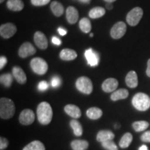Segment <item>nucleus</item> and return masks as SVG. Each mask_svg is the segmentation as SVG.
Masks as SVG:
<instances>
[{
	"label": "nucleus",
	"mask_w": 150,
	"mask_h": 150,
	"mask_svg": "<svg viewBox=\"0 0 150 150\" xmlns=\"http://www.w3.org/2000/svg\"><path fill=\"white\" fill-rule=\"evenodd\" d=\"M102 147L106 150H118L117 146L112 140H108L102 142Z\"/></svg>",
	"instance_id": "obj_32"
},
{
	"label": "nucleus",
	"mask_w": 150,
	"mask_h": 150,
	"mask_svg": "<svg viewBox=\"0 0 150 150\" xmlns=\"http://www.w3.org/2000/svg\"><path fill=\"white\" fill-rule=\"evenodd\" d=\"M125 82L127 86L131 88H135L138 85V75L135 71H130L127 74L125 78Z\"/></svg>",
	"instance_id": "obj_14"
},
{
	"label": "nucleus",
	"mask_w": 150,
	"mask_h": 150,
	"mask_svg": "<svg viewBox=\"0 0 150 150\" xmlns=\"http://www.w3.org/2000/svg\"><path fill=\"white\" fill-rule=\"evenodd\" d=\"M52 86L54 88H57L61 85V79L59 76H54L52 79Z\"/></svg>",
	"instance_id": "obj_37"
},
{
	"label": "nucleus",
	"mask_w": 150,
	"mask_h": 150,
	"mask_svg": "<svg viewBox=\"0 0 150 150\" xmlns=\"http://www.w3.org/2000/svg\"><path fill=\"white\" fill-rule=\"evenodd\" d=\"M6 5L7 8L13 11H20L24 6V2L22 0H8Z\"/></svg>",
	"instance_id": "obj_20"
},
{
	"label": "nucleus",
	"mask_w": 150,
	"mask_h": 150,
	"mask_svg": "<svg viewBox=\"0 0 150 150\" xmlns=\"http://www.w3.org/2000/svg\"><path fill=\"white\" fill-rule=\"evenodd\" d=\"M31 3L35 6H41L47 5L50 2V0H31Z\"/></svg>",
	"instance_id": "obj_33"
},
{
	"label": "nucleus",
	"mask_w": 150,
	"mask_h": 150,
	"mask_svg": "<svg viewBox=\"0 0 150 150\" xmlns=\"http://www.w3.org/2000/svg\"><path fill=\"white\" fill-rule=\"evenodd\" d=\"M34 41L35 45L41 50H46L48 47V41L45 35L41 31H37L34 34Z\"/></svg>",
	"instance_id": "obj_11"
},
{
	"label": "nucleus",
	"mask_w": 150,
	"mask_h": 150,
	"mask_svg": "<svg viewBox=\"0 0 150 150\" xmlns=\"http://www.w3.org/2000/svg\"><path fill=\"white\" fill-rule=\"evenodd\" d=\"M143 16V11L140 7H136L129 12L127 16V22L130 26L134 27L139 23Z\"/></svg>",
	"instance_id": "obj_6"
},
{
	"label": "nucleus",
	"mask_w": 150,
	"mask_h": 150,
	"mask_svg": "<svg viewBox=\"0 0 150 150\" xmlns=\"http://www.w3.org/2000/svg\"><path fill=\"white\" fill-rule=\"evenodd\" d=\"M22 150H45L44 144L39 140H34L25 146Z\"/></svg>",
	"instance_id": "obj_25"
},
{
	"label": "nucleus",
	"mask_w": 150,
	"mask_h": 150,
	"mask_svg": "<svg viewBox=\"0 0 150 150\" xmlns=\"http://www.w3.org/2000/svg\"><path fill=\"white\" fill-rule=\"evenodd\" d=\"M114 138H115V135L111 131L109 130L99 131L97 135V140L99 142L112 140Z\"/></svg>",
	"instance_id": "obj_18"
},
{
	"label": "nucleus",
	"mask_w": 150,
	"mask_h": 150,
	"mask_svg": "<svg viewBox=\"0 0 150 150\" xmlns=\"http://www.w3.org/2000/svg\"><path fill=\"white\" fill-rule=\"evenodd\" d=\"M36 52V50L31 43L26 42L23 43L19 49L18 54L20 57L27 58L30 56H32Z\"/></svg>",
	"instance_id": "obj_10"
},
{
	"label": "nucleus",
	"mask_w": 150,
	"mask_h": 150,
	"mask_svg": "<svg viewBox=\"0 0 150 150\" xmlns=\"http://www.w3.org/2000/svg\"><path fill=\"white\" fill-rule=\"evenodd\" d=\"M76 87L81 93L90 95L93 90V86L91 80L87 76H81L76 81Z\"/></svg>",
	"instance_id": "obj_4"
},
{
	"label": "nucleus",
	"mask_w": 150,
	"mask_h": 150,
	"mask_svg": "<svg viewBox=\"0 0 150 150\" xmlns=\"http://www.w3.org/2000/svg\"><path fill=\"white\" fill-rule=\"evenodd\" d=\"M82 3H86V4H88L90 3V1H91V0H79Z\"/></svg>",
	"instance_id": "obj_44"
},
{
	"label": "nucleus",
	"mask_w": 150,
	"mask_h": 150,
	"mask_svg": "<svg viewBox=\"0 0 150 150\" xmlns=\"http://www.w3.org/2000/svg\"><path fill=\"white\" fill-rule=\"evenodd\" d=\"M30 65H31L32 70L37 74L42 75L47 72V63L44 59H41V58H33L31 61Z\"/></svg>",
	"instance_id": "obj_5"
},
{
	"label": "nucleus",
	"mask_w": 150,
	"mask_h": 150,
	"mask_svg": "<svg viewBox=\"0 0 150 150\" xmlns=\"http://www.w3.org/2000/svg\"><path fill=\"white\" fill-rule=\"evenodd\" d=\"M118 86V81L114 78H108L103 82L102 88L105 93L114 92Z\"/></svg>",
	"instance_id": "obj_12"
},
{
	"label": "nucleus",
	"mask_w": 150,
	"mask_h": 150,
	"mask_svg": "<svg viewBox=\"0 0 150 150\" xmlns=\"http://www.w3.org/2000/svg\"><path fill=\"white\" fill-rule=\"evenodd\" d=\"M90 36L93 37V33H91V34H90Z\"/></svg>",
	"instance_id": "obj_46"
},
{
	"label": "nucleus",
	"mask_w": 150,
	"mask_h": 150,
	"mask_svg": "<svg viewBox=\"0 0 150 150\" xmlns=\"http://www.w3.org/2000/svg\"><path fill=\"white\" fill-rule=\"evenodd\" d=\"M146 74L149 77H150V59L147 61V70H146Z\"/></svg>",
	"instance_id": "obj_40"
},
{
	"label": "nucleus",
	"mask_w": 150,
	"mask_h": 150,
	"mask_svg": "<svg viewBox=\"0 0 150 150\" xmlns=\"http://www.w3.org/2000/svg\"><path fill=\"white\" fill-rule=\"evenodd\" d=\"M129 91L127 89L121 88L117 90V91H114L110 95V99L112 101H117L120 99H125L128 97Z\"/></svg>",
	"instance_id": "obj_21"
},
{
	"label": "nucleus",
	"mask_w": 150,
	"mask_h": 150,
	"mask_svg": "<svg viewBox=\"0 0 150 150\" xmlns=\"http://www.w3.org/2000/svg\"><path fill=\"white\" fill-rule=\"evenodd\" d=\"M52 41L54 45H59H59H61V41L58 38H56L55 36L52 38Z\"/></svg>",
	"instance_id": "obj_39"
},
{
	"label": "nucleus",
	"mask_w": 150,
	"mask_h": 150,
	"mask_svg": "<svg viewBox=\"0 0 150 150\" xmlns=\"http://www.w3.org/2000/svg\"><path fill=\"white\" fill-rule=\"evenodd\" d=\"M86 115L91 120H97L100 118L103 115L102 110L97 107H92L88 109Z\"/></svg>",
	"instance_id": "obj_23"
},
{
	"label": "nucleus",
	"mask_w": 150,
	"mask_h": 150,
	"mask_svg": "<svg viewBox=\"0 0 150 150\" xmlns=\"http://www.w3.org/2000/svg\"><path fill=\"white\" fill-rule=\"evenodd\" d=\"M133 140V136L130 133H126L124 134V136L122 137L120 141L119 142L120 147L122 149L127 148L131 145V142Z\"/></svg>",
	"instance_id": "obj_26"
},
{
	"label": "nucleus",
	"mask_w": 150,
	"mask_h": 150,
	"mask_svg": "<svg viewBox=\"0 0 150 150\" xmlns=\"http://www.w3.org/2000/svg\"><path fill=\"white\" fill-rule=\"evenodd\" d=\"M70 126L74 131V134L76 136H81L83 134V129L80 122L76 120H72L70 121Z\"/></svg>",
	"instance_id": "obj_28"
},
{
	"label": "nucleus",
	"mask_w": 150,
	"mask_h": 150,
	"mask_svg": "<svg viewBox=\"0 0 150 150\" xmlns=\"http://www.w3.org/2000/svg\"><path fill=\"white\" fill-rule=\"evenodd\" d=\"M86 59H87L88 63L91 66H97L99 63V58L98 55L93 51L92 49L87 50L85 52Z\"/></svg>",
	"instance_id": "obj_17"
},
{
	"label": "nucleus",
	"mask_w": 150,
	"mask_h": 150,
	"mask_svg": "<svg viewBox=\"0 0 150 150\" xmlns=\"http://www.w3.org/2000/svg\"><path fill=\"white\" fill-rule=\"evenodd\" d=\"M35 120V113L31 109H24L19 116V121L23 125H31Z\"/></svg>",
	"instance_id": "obj_9"
},
{
	"label": "nucleus",
	"mask_w": 150,
	"mask_h": 150,
	"mask_svg": "<svg viewBox=\"0 0 150 150\" xmlns=\"http://www.w3.org/2000/svg\"><path fill=\"white\" fill-rule=\"evenodd\" d=\"M139 150H149L146 145H142L141 147H139Z\"/></svg>",
	"instance_id": "obj_43"
},
{
	"label": "nucleus",
	"mask_w": 150,
	"mask_h": 150,
	"mask_svg": "<svg viewBox=\"0 0 150 150\" xmlns=\"http://www.w3.org/2000/svg\"><path fill=\"white\" fill-rule=\"evenodd\" d=\"M140 139L145 142H150V131H147L142 134L140 136Z\"/></svg>",
	"instance_id": "obj_36"
},
{
	"label": "nucleus",
	"mask_w": 150,
	"mask_h": 150,
	"mask_svg": "<svg viewBox=\"0 0 150 150\" xmlns=\"http://www.w3.org/2000/svg\"><path fill=\"white\" fill-rule=\"evenodd\" d=\"M132 127L135 131L136 132H141L146 130L149 127V123L147 121H136L133 123Z\"/></svg>",
	"instance_id": "obj_29"
},
{
	"label": "nucleus",
	"mask_w": 150,
	"mask_h": 150,
	"mask_svg": "<svg viewBox=\"0 0 150 150\" xmlns=\"http://www.w3.org/2000/svg\"><path fill=\"white\" fill-rule=\"evenodd\" d=\"M64 110L67 115L73 118H75V119L79 118L81 115V112L80 108L76 105L67 104L65 106Z\"/></svg>",
	"instance_id": "obj_15"
},
{
	"label": "nucleus",
	"mask_w": 150,
	"mask_h": 150,
	"mask_svg": "<svg viewBox=\"0 0 150 150\" xmlns=\"http://www.w3.org/2000/svg\"><path fill=\"white\" fill-rule=\"evenodd\" d=\"M105 1H106L107 3H112L114 2V1H115L116 0H104Z\"/></svg>",
	"instance_id": "obj_45"
},
{
	"label": "nucleus",
	"mask_w": 150,
	"mask_h": 150,
	"mask_svg": "<svg viewBox=\"0 0 150 150\" xmlns=\"http://www.w3.org/2000/svg\"><path fill=\"white\" fill-rule=\"evenodd\" d=\"M71 147L73 150H86L88 147V142L83 140H74L71 142Z\"/></svg>",
	"instance_id": "obj_22"
},
{
	"label": "nucleus",
	"mask_w": 150,
	"mask_h": 150,
	"mask_svg": "<svg viewBox=\"0 0 150 150\" xmlns=\"http://www.w3.org/2000/svg\"><path fill=\"white\" fill-rule=\"evenodd\" d=\"M4 1V0H0V2L1 3H3Z\"/></svg>",
	"instance_id": "obj_47"
},
{
	"label": "nucleus",
	"mask_w": 150,
	"mask_h": 150,
	"mask_svg": "<svg viewBox=\"0 0 150 150\" xmlns=\"http://www.w3.org/2000/svg\"><path fill=\"white\" fill-rule=\"evenodd\" d=\"M127 31L126 24L123 22H117L110 30V35L114 39H120L124 36Z\"/></svg>",
	"instance_id": "obj_7"
},
{
	"label": "nucleus",
	"mask_w": 150,
	"mask_h": 150,
	"mask_svg": "<svg viewBox=\"0 0 150 150\" xmlns=\"http://www.w3.org/2000/svg\"><path fill=\"white\" fill-rule=\"evenodd\" d=\"M66 18L70 24H75L79 19L77 9L73 6H69L66 10Z\"/></svg>",
	"instance_id": "obj_16"
},
{
	"label": "nucleus",
	"mask_w": 150,
	"mask_h": 150,
	"mask_svg": "<svg viewBox=\"0 0 150 150\" xmlns=\"http://www.w3.org/2000/svg\"><path fill=\"white\" fill-rule=\"evenodd\" d=\"M58 31H59V33H60V35H66V33H67V31H65L64 29H62V28H59Z\"/></svg>",
	"instance_id": "obj_41"
},
{
	"label": "nucleus",
	"mask_w": 150,
	"mask_h": 150,
	"mask_svg": "<svg viewBox=\"0 0 150 150\" xmlns=\"http://www.w3.org/2000/svg\"><path fill=\"white\" fill-rule=\"evenodd\" d=\"M16 106L11 99L2 97L0 99V117L2 119H10L14 115Z\"/></svg>",
	"instance_id": "obj_2"
},
{
	"label": "nucleus",
	"mask_w": 150,
	"mask_h": 150,
	"mask_svg": "<svg viewBox=\"0 0 150 150\" xmlns=\"http://www.w3.org/2000/svg\"><path fill=\"white\" fill-rule=\"evenodd\" d=\"M106 13V11L104 8L102 7H95V8H92L89 12V16L90 18H93V19H97L103 16H104V14Z\"/></svg>",
	"instance_id": "obj_27"
},
{
	"label": "nucleus",
	"mask_w": 150,
	"mask_h": 150,
	"mask_svg": "<svg viewBox=\"0 0 150 150\" xmlns=\"http://www.w3.org/2000/svg\"><path fill=\"white\" fill-rule=\"evenodd\" d=\"M7 63V59L5 56H1L0 58V69H3Z\"/></svg>",
	"instance_id": "obj_38"
},
{
	"label": "nucleus",
	"mask_w": 150,
	"mask_h": 150,
	"mask_svg": "<svg viewBox=\"0 0 150 150\" xmlns=\"http://www.w3.org/2000/svg\"><path fill=\"white\" fill-rule=\"evenodd\" d=\"M8 140L6 138L1 137L0 138V149L4 150L6 148H7V147L8 146Z\"/></svg>",
	"instance_id": "obj_34"
},
{
	"label": "nucleus",
	"mask_w": 150,
	"mask_h": 150,
	"mask_svg": "<svg viewBox=\"0 0 150 150\" xmlns=\"http://www.w3.org/2000/svg\"><path fill=\"white\" fill-rule=\"evenodd\" d=\"M76 57V52L71 49H64L60 53V58L63 61H72Z\"/></svg>",
	"instance_id": "obj_19"
},
{
	"label": "nucleus",
	"mask_w": 150,
	"mask_h": 150,
	"mask_svg": "<svg viewBox=\"0 0 150 150\" xmlns=\"http://www.w3.org/2000/svg\"><path fill=\"white\" fill-rule=\"evenodd\" d=\"M49 84L45 81H42L38 85V88L40 91H45L48 88Z\"/></svg>",
	"instance_id": "obj_35"
},
{
	"label": "nucleus",
	"mask_w": 150,
	"mask_h": 150,
	"mask_svg": "<svg viewBox=\"0 0 150 150\" xmlns=\"http://www.w3.org/2000/svg\"><path fill=\"white\" fill-rule=\"evenodd\" d=\"M51 10L53 14L56 17H60L63 15L64 12L63 6L58 1H53L51 4Z\"/></svg>",
	"instance_id": "obj_24"
},
{
	"label": "nucleus",
	"mask_w": 150,
	"mask_h": 150,
	"mask_svg": "<svg viewBox=\"0 0 150 150\" xmlns=\"http://www.w3.org/2000/svg\"><path fill=\"white\" fill-rule=\"evenodd\" d=\"M13 76L16 79L18 83L20 84H24L27 82V76L25 72L22 70L21 67L18 66H15L13 67L12 70Z\"/></svg>",
	"instance_id": "obj_13"
},
{
	"label": "nucleus",
	"mask_w": 150,
	"mask_h": 150,
	"mask_svg": "<svg viewBox=\"0 0 150 150\" xmlns=\"http://www.w3.org/2000/svg\"><path fill=\"white\" fill-rule=\"evenodd\" d=\"M106 8L108 9V10H111L113 6H112V4L111 3H107V4L106 5Z\"/></svg>",
	"instance_id": "obj_42"
},
{
	"label": "nucleus",
	"mask_w": 150,
	"mask_h": 150,
	"mask_svg": "<svg viewBox=\"0 0 150 150\" xmlns=\"http://www.w3.org/2000/svg\"><path fill=\"white\" fill-rule=\"evenodd\" d=\"M79 27L83 33H89L91 30V21L86 18H82L79 22Z\"/></svg>",
	"instance_id": "obj_30"
},
{
	"label": "nucleus",
	"mask_w": 150,
	"mask_h": 150,
	"mask_svg": "<svg viewBox=\"0 0 150 150\" xmlns=\"http://www.w3.org/2000/svg\"><path fill=\"white\" fill-rule=\"evenodd\" d=\"M37 117L39 122L43 125H49L53 117L52 108L49 103L41 102L37 108Z\"/></svg>",
	"instance_id": "obj_1"
},
{
	"label": "nucleus",
	"mask_w": 150,
	"mask_h": 150,
	"mask_svg": "<svg viewBox=\"0 0 150 150\" xmlns=\"http://www.w3.org/2000/svg\"><path fill=\"white\" fill-rule=\"evenodd\" d=\"M17 31L16 26L13 23L4 24L0 27V35L4 38H10Z\"/></svg>",
	"instance_id": "obj_8"
},
{
	"label": "nucleus",
	"mask_w": 150,
	"mask_h": 150,
	"mask_svg": "<svg viewBox=\"0 0 150 150\" xmlns=\"http://www.w3.org/2000/svg\"><path fill=\"white\" fill-rule=\"evenodd\" d=\"M132 104L138 110L146 111L150 107V99L147 94L138 93L133 97Z\"/></svg>",
	"instance_id": "obj_3"
},
{
	"label": "nucleus",
	"mask_w": 150,
	"mask_h": 150,
	"mask_svg": "<svg viewBox=\"0 0 150 150\" xmlns=\"http://www.w3.org/2000/svg\"><path fill=\"white\" fill-rule=\"evenodd\" d=\"M13 80V76L9 73H7V74H4L1 75V77H0V81H1V84H3L5 87H10L12 84Z\"/></svg>",
	"instance_id": "obj_31"
}]
</instances>
